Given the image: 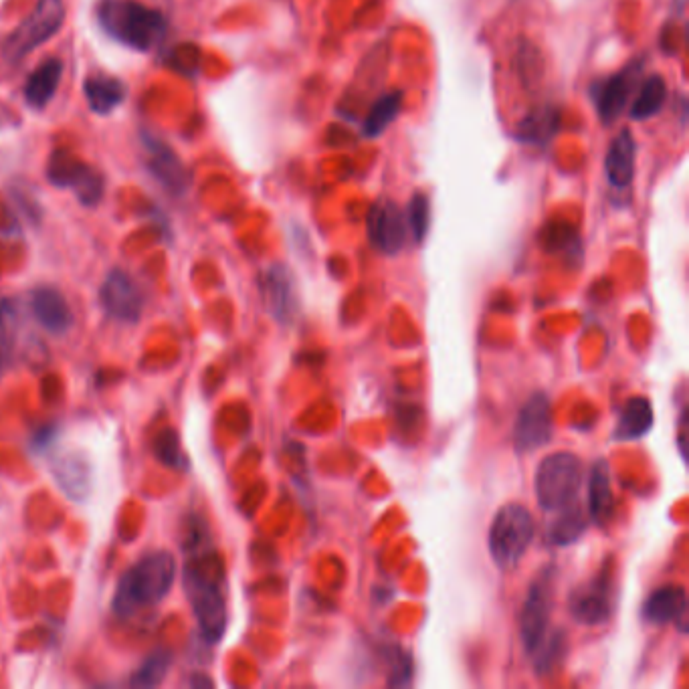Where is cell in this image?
I'll return each instance as SVG.
<instances>
[{
  "instance_id": "obj_1",
  "label": "cell",
  "mask_w": 689,
  "mask_h": 689,
  "mask_svg": "<svg viewBox=\"0 0 689 689\" xmlns=\"http://www.w3.org/2000/svg\"><path fill=\"white\" fill-rule=\"evenodd\" d=\"M182 586L199 625L201 637L215 645L227 631V597L221 560L201 530H194L186 544V560L182 568Z\"/></svg>"
},
{
  "instance_id": "obj_2",
  "label": "cell",
  "mask_w": 689,
  "mask_h": 689,
  "mask_svg": "<svg viewBox=\"0 0 689 689\" xmlns=\"http://www.w3.org/2000/svg\"><path fill=\"white\" fill-rule=\"evenodd\" d=\"M176 558L168 550H154L130 566L116 586L112 611L120 619H130L140 611L158 607L176 580Z\"/></svg>"
},
{
  "instance_id": "obj_3",
  "label": "cell",
  "mask_w": 689,
  "mask_h": 689,
  "mask_svg": "<svg viewBox=\"0 0 689 689\" xmlns=\"http://www.w3.org/2000/svg\"><path fill=\"white\" fill-rule=\"evenodd\" d=\"M97 21L112 39L136 51L154 49L166 35L164 15L136 0H102Z\"/></svg>"
},
{
  "instance_id": "obj_4",
  "label": "cell",
  "mask_w": 689,
  "mask_h": 689,
  "mask_svg": "<svg viewBox=\"0 0 689 689\" xmlns=\"http://www.w3.org/2000/svg\"><path fill=\"white\" fill-rule=\"evenodd\" d=\"M536 536V522L532 512L522 504H506L491 520L487 534L489 556L500 568L510 570L518 566Z\"/></svg>"
},
{
  "instance_id": "obj_5",
  "label": "cell",
  "mask_w": 689,
  "mask_h": 689,
  "mask_svg": "<svg viewBox=\"0 0 689 689\" xmlns=\"http://www.w3.org/2000/svg\"><path fill=\"white\" fill-rule=\"evenodd\" d=\"M582 483V463L570 451L546 455L536 469V498L544 512H560L574 504Z\"/></svg>"
},
{
  "instance_id": "obj_6",
  "label": "cell",
  "mask_w": 689,
  "mask_h": 689,
  "mask_svg": "<svg viewBox=\"0 0 689 689\" xmlns=\"http://www.w3.org/2000/svg\"><path fill=\"white\" fill-rule=\"evenodd\" d=\"M65 23L63 0H39L33 13L11 33L3 45V55L15 63L47 43Z\"/></svg>"
},
{
  "instance_id": "obj_7",
  "label": "cell",
  "mask_w": 689,
  "mask_h": 689,
  "mask_svg": "<svg viewBox=\"0 0 689 689\" xmlns=\"http://www.w3.org/2000/svg\"><path fill=\"white\" fill-rule=\"evenodd\" d=\"M554 586H556V568H542L526 590V601L520 615V635L526 653L534 655L540 643L546 637L552 607H554Z\"/></svg>"
},
{
  "instance_id": "obj_8",
  "label": "cell",
  "mask_w": 689,
  "mask_h": 689,
  "mask_svg": "<svg viewBox=\"0 0 689 689\" xmlns=\"http://www.w3.org/2000/svg\"><path fill=\"white\" fill-rule=\"evenodd\" d=\"M615 603V576L609 566H605L603 572L572 590L568 597V611L576 623L584 627H599L613 617Z\"/></svg>"
},
{
  "instance_id": "obj_9",
  "label": "cell",
  "mask_w": 689,
  "mask_h": 689,
  "mask_svg": "<svg viewBox=\"0 0 689 689\" xmlns=\"http://www.w3.org/2000/svg\"><path fill=\"white\" fill-rule=\"evenodd\" d=\"M47 178L59 188H71L81 205L93 207L104 196V176L67 150H55L47 164Z\"/></svg>"
},
{
  "instance_id": "obj_10",
  "label": "cell",
  "mask_w": 689,
  "mask_h": 689,
  "mask_svg": "<svg viewBox=\"0 0 689 689\" xmlns=\"http://www.w3.org/2000/svg\"><path fill=\"white\" fill-rule=\"evenodd\" d=\"M259 287L263 304L273 320L283 326L291 324L300 312V295L289 267L283 263L269 265L261 275Z\"/></svg>"
},
{
  "instance_id": "obj_11",
  "label": "cell",
  "mask_w": 689,
  "mask_h": 689,
  "mask_svg": "<svg viewBox=\"0 0 689 689\" xmlns=\"http://www.w3.org/2000/svg\"><path fill=\"white\" fill-rule=\"evenodd\" d=\"M100 304L116 322L136 324L144 312V293L126 271L114 269L100 287Z\"/></svg>"
},
{
  "instance_id": "obj_12",
  "label": "cell",
  "mask_w": 689,
  "mask_h": 689,
  "mask_svg": "<svg viewBox=\"0 0 689 689\" xmlns=\"http://www.w3.org/2000/svg\"><path fill=\"white\" fill-rule=\"evenodd\" d=\"M368 239L372 247L384 255H397L403 251L409 235L405 213L388 199H380L368 213Z\"/></svg>"
},
{
  "instance_id": "obj_13",
  "label": "cell",
  "mask_w": 689,
  "mask_h": 689,
  "mask_svg": "<svg viewBox=\"0 0 689 689\" xmlns=\"http://www.w3.org/2000/svg\"><path fill=\"white\" fill-rule=\"evenodd\" d=\"M552 439V407L544 392L534 395L524 403L516 427L514 447L518 453H532Z\"/></svg>"
},
{
  "instance_id": "obj_14",
  "label": "cell",
  "mask_w": 689,
  "mask_h": 689,
  "mask_svg": "<svg viewBox=\"0 0 689 689\" xmlns=\"http://www.w3.org/2000/svg\"><path fill=\"white\" fill-rule=\"evenodd\" d=\"M641 69L637 63L611 75L603 83L595 85V104L603 124H613L627 108L635 85L641 81Z\"/></svg>"
},
{
  "instance_id": "obj_15",
  "label": "cell",
  "mask_w": 689,
  "mask_h": 689,
  "mask_svg": "<svg viewBox=\"0 0 689 689\" xmlns=\"http://www.w3.org/2000/svg\"><path fill=\"white\" fill-rule=\"evenodd\" d=\"M31 312L35 320L51 334L61 336L73 328L75 316L65 295L55 287H37L31 291Z\"/></svg>"
},
{
  "instance_id": "obj_16",
  "label": "cell",
  "mask_w": 689,
  "mask_h": 689,
  "mask_svg": "<svg viewBox=\"0 0 689 689\" xmlns=\"http://www.w3.org/2000/svg\"><path fill=\"white\" fill-rule=\"evenodd\" d=\"M685 613H687V595H685V588L677 584H667L653 590L643 605V619L651 625H667V623L685 625Z\"/></svg>"
},
{
  "instance_id": "obj_17",
  "label": "cell",
  "mask_w": 689,
  "mask_h": 689,
  "mask_svg": "<svg viewBox=\"0 0 689 689\" xmlns=\"http://www.w3.org/2000/svg\"><path fill=\"white\" fill-rule=\"evenodd\" d=\"M615 510L613 475L605 459L593 463L588 471V516L597 526H605Z\"/></svg>"
},
{
  "instance_id": "obj_18",
  "label": "cell",
  "mask_w": 689,
  "mask_h": 689,
  "mask_svg": "<svg viewBox=\"0 0 689 689\" xmlns=\"http://www.w3.org/2000/svg\"><path fill=\"white\" fill-rule=\"evenodd\" d=\"M635 156H637L635 138L629 130H623L611 142L605 156V176L613 188L625 190L631 186L633 176H635Z\"/></svg>"
},
{
  "instance_id": "obj_19",
  "label": "cell",
  "mask_w": 689,
  "mask_h": 689,
  "mask_svg": "<svg viewBox=\"0 0 689 689\" xmlns=\"http://www.w3.org/2000/svg\"><path fill=\"white\" fill-rule=\"evenodd\" d=\"M53 477L65 496L85 500L91 491V465L81 453H65L53 461Z\"/></svg>"
},
{
  "instance_id": "obj_20",
  "label": "cell",
  "mask_w": 689,
  "mask_h": 689,
  "mask_svg": "<svg viewBox=\"0 0 689 689\" xmlns=\"http://www.w3.org/2000/svg\"><path fill=\"white\" fill-rule=\"evenodd\" d=\"M83 91H85L89 108L100 116H108L116 108H120L126 100V93H128L124 81H120L118 77H112L108 73H102V71L91 73L85 79Z\"/></svg>"
},
{
  "instance_id": "obj_21",
  "label": "cell",
  "mask_w": 689,
  "mask_h": 689,
  "mask_svg": "<svg viewBox=\"0 0 689 689\" xmlns=\"http://www.w3.org/2000/svg\"><path fill=\"white\" fill-rule=\"evenodd\" d=\"M63 77V61L51 57L43 61L25 83V100L33 110H43L51 104Z\"/></svg>"
},
{
  "instance_id": "obj_22",
  "label": "cell",
  "mask_w": 689,
  "mask_h": 689,
  "mask_svg": "<svg viewBox=\"0 0 689 689\" xmlns=\"http://www.w3.org/2000/svg\"><path fill=\"white\" fill-rule=\"evenodd\" d=\"M146 150L150 152L148 166L152 174L170 190V192H182L188 186V172L182 166L180 158L162 142H156L152 138H146Z\"/></svg>"
},
{
  "instance_id": "obj_23",
  "label": "cell",
  "mask_w": 689,
  "mask_h": 689,
  "mask_svg": "<svg viewBox=\"0 0 689 689\" xmlns=\"http://www.w3.org/2000/svg\"><path fill=\"white\" fill-rule=\"evenodd\" d=\"M655 425L653 405L645 397H631L623 407L613 439L615 441H637L645 437Z\"/></svg>"
},
{
  "instance_id": "obj_24",
  "label": "cell",
  "mask_w": 689,
  "mask_h": 689,
  "mask_svg": "<svg viewBox=\"0 0 689 689\" xmlns=\"http://www.w3.org/2000/svg\"><path fill=\"white\" fill-rule=\"evenodd\" d=\"M560 126V114L558 110L550 108V106H542L534 112H530L518 126L516 130V138L524 144H536V146H544L548 144Z\"/></svg>"
},
{
  "instance_id": "obj_25",
  "label": "cell",
  "mask_w": 689,
  "mask_h": 689,
  "mask_svg": "<svg viewBox=\"0 0 689 689\" xmlns=\"http://www.w3.org/2000/svg\"><path fill=\"white\" fill-rule=\"evenodd\" d=\"M403 108V93L401 91H390L384 93L382 97H378V102L370 108L364 126H362V134L366 138H378L386 132V128L395 122L401 114Z\"/></svg>"
},
{
  "instance_id": "obj_26",
  "label": "cell",
  "mask_w": 689,
  "mask_h": 689,
  "mask_svg": "<svg viewBox=\"0 0 689 689\" xmlns=\"http://www.w3.org/2000/svg\"><path fill=\"white\" fill-rule=\"evenodd\" d=\"M667 100V85L661 75H651L647 77L639 91L635 102L631 106V118L633 120H649L661 112Z\"/></svg>"
},
{
  "instance_id": "obj_27",
  "label": "cell",
  "mask_w": 689,
  "mask_h": 689,
  "mask_svg": "<svg viewBox=\"0 0 689 689\" xmlns=\"http://www.w3.org/2000/svg\"><path fill=\"white\" fill-rule=\"evenodd\" d=\"M584 532H586V518L578 510V506L574 508V504H572V506L558 512V518L550 524L548 540L556 546H570Z\"/></svg>"
},
{
  "instance_id": "obj_28",
  "label": "cell",
  "mask_w": 689,
  "mask_h": 689,
  "mask_svg": "<svg viewBox=\"0 0 689 689\" xmlns=\"http://www.w3.org/2000/svg\"><path fill=\"white\" fill-rule=\"evenodd\" d=\"M172 653L168 649H156L152 651L142 665L134 671L130 683L134 687H156L164 681V677L168 675L170 667H172Z\"/></svg>"
},
{
  "instance_id": "obj_29",
  "label": "cell",
  "mask_w": 689,
  "mask_h": 689,
  "mask_svg": "<svg viewBox=\"0 0 689 689\" xmlns=\"http://www.w3.org/2000/svg\"><path fill=\"white\" fill-rule=\"evenodd\" d=\"M17 330V310L11 300L0 298V374L11 364V354L15 346Z\"/></svg>"
},
{
  "instance_id": "obj_30",
  "label": "cell",
  "mask_w": 689,
  "mask_h": 689,
  "mask_svg": "<svg viewBox=\"0 0 689 689\" xmlns=\"http://www.w3.org/2000/svg\"><path fill=\"white\" fill-rule=\"evenodd\" d=\"M154 453H156L158 461L168 465V467L188 469V457L184 455V451L180 447V439H178L176 431H172V429L160 431V435L154 441Z\"/></svg>"
},
{
  "instance_id": "obj_31",
  "label": "cell",
  "mask_w": 689,
  "mask_h": 689,
  "mask_svg": "<svg viewBox=\"0 0 689 689\" xmlns=\"http://www.w3.org/2000/svg\"><path fill=\"white\" fill-rule=\"evenodd\" d=\"M407 225L409 231L415 239V243H423L427 233H429V223H431V207H429V199L425 194L417 192L413 194V199L409 203V211H407Z\"/></svg>"
},
{
  "instance_id": "obj_32",
  "label": "cell",
  "mask_w": 689,
  "mask_h": 689,
  "mask_svg": "<svg viewBox=\"0 0 689 689\" xmlns=\"http://www.w3.org/2000/svg\"><path fill=\"white\" fill-rule=\"evenodd\" d=\"M564 647H566V635L564 631H556L552 637H544V641L540 643V647L536 649L534 655H538L536 659V669L542 673H548L558 659L564 655Z\"/></svg>"
},
{
  "instance_id": "obj_33",
  "label": "cell",
  "mask_w": 689,
  "mask_h": 689,
  "mask_svg": "<svg viewBox=\"0 0 689 689\" xmlns=\"http://www.w3.org/2000/svg\"><path fill=\"white\" fill-rule=\"evenodd\" d=\"M392 661V669H390V685H407L411 683V671H413V663L409 659L407 653H403L401 649L392 651V655H388Z\"/></svg>"
},
{
  "instance_id": "obj_34",
  "label": "cell",
  "mask_w": 689,
  "mask_h": 689,
  "mask_svg": "<svg viewBox=\"0 0 689 689\" xmlns=\"http://www.w3.org/2000/svg\"><path fill=\"white\" fill-rule=\"evenodd\" d=\"M685 421H687V413L685 411H681V419H679V453H681V457L685 459Z\"/></svg>"
}]
</instances>
